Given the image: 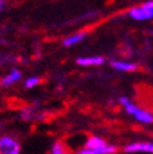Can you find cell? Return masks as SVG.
I'll list each match as a JSON object with an SVG mask.
<instances>
[{
	"label": "cell",
	"instance_id": "6da1fadb",
	"mask_svg": "<svg viewBox=\"0 0 153 154\" xmlns=\"http://www.w3.org/2000/svg\"><path fill=\"white\" fill-rule=\"evenodd\" d=\"M0 154H21V144L13 136H0Z\"/></svg>",
	"mask_w": 153,
	"mask_h": 154
},
{
	"label": "cell",
	"instance_id": "7a4b0ae2",
	"mask_svg": "<svg viewBox=\"0 0 153 154\" xmlns=\"http://www.w3.org/2000/svg\"><path fill=\"white\" fill-rule=\"evenodd\" d=\"M124 153H152L153 142H132L124 146Z\"/></svg>",
	"mask_w": 153,
	"mask_h": 154
},
{
	"label": "cell",
	"instance_id": "9c48e42d",
	"mask_svg": "<svg viewBox=\"0 0 153 154\" xmlns=\"http://www.w3.org/2000/svg\"><path fill=\"white\" fill-rule=\"evenodd\" d=\"M86 36H87L86 32H79V33H76V35H72V36H69V37H66L64 40V43H62V44H64L65 47H72V45H76L77 43H80L83 38H86Z\"/></svg>",
	"mask_w": 153,
	"mask_h": 154
},
{
	"label": "cell",
	"instance_id": "4fadbf2b",
	"mask_svg": "<svg viewBox=\"0 0 153 154\" xmlns=\"http://www.w3.org/2000/svg\"><path fill=\"white\" fill-rule=\"evenodd\" d=\"M142 6L146 7L148 10H152V11H153V0H150V2H146V3H144Z\"/></svg>",
	"mask_w": 153,
	"mask_h": 154
},
{
	"label": "cell",
	"instance_id": "8fae6325",
	"mask_svg": "<svg viewBox=\"0 0 153 154\" xmlns=\"http://www.w3.org/2000/svg\"><path fill=\"white\" fill-rule=\"evenodd\" d=\"M50 154H69V149L66 147V144L61 140H55L51 146Z\"/></svg>",
	"mask_w": 153,
	"mask_h": 154
},
{
	"label": "cell",
	"instance_id": "5b68a950",
	"mask_svg": "<svg viewBox=\"0 0 153 154\" xmlns=\"http://www.w3.org/2000/svg\"><path fill=\"white\" fill-rule=\"evenodd\" d=\"M106 146H108V143L105 142V139L99 138V136H90L84 144V147L90 149V150H98V149H104Z\"/></svg>",
	"mask_w": 153,
	"mask_h": 154
},
{
	"label": "cell",
	"instance_id": "30bf717a",
	"mask_svg": "<svg viewBox=\"0 0 153 154\" xmlns=\"http://www.w3.org/2000/svg\"><path fill=\"white\" fill-rule=\"evenodd\" d=\"M135 120H138L139 122H142V124H152L153 122V114L149 112H146V110L144 109H139L137 113L134 114Z\"/></svg>",
	"mask_w": 153,
	"mask_h": 154
},
{
	"label": "cell",
	"instance_id": "5bb4252c",
	"mask_svg": "<svg viewBox=\"0 0 153 154\" xmlns=\"http://www.w3.org/2000/svg\"><path fill=\"white\" fill-rule=\"evenodd\" d=\"M4 7H6V2H4V0H0V11H3Z\"/></svg>",
	"mask_w": 153,
	"mask_h": 154
},
{
	"label": "cell",
	"instance_id": "52a82bcc",
	"mask_svg": "<svg viewBox=\"0 0 153 154\" xmlns=\"http://www.w3.org/2000/svg\"><path fill=\"white\" fill-rule=\"evenodd\" d=\"M21 77H22V74H21V72L18 70V69H13V70L10 72L8 74H7L6 77H3L2 79V81H0V84L3 87H8V85H13L14 83H17L18 80H21Z\"/></svg>",
	"mask_w": 153,
	"mask_h": 154
},
{
	"label": "cell",
	"instance_id": "277c9868",
	"mask_svg": "<svg viewBox=\"0 0 153 154\" xmlns=\"http://www.w3.org/2000/svg\"><path fill=\"white\" fill-rule=\"evenodd\" d=\"M117 150H119L117 146H115V144H108L106 147L98 149V150H90V149L83 147V149H80L76 154H116Z\"/></svg>",
	"mask_w": 153,
	"mask_h": 154
},
{
	"label": "cell",
	"instance_id": "3957f363",
	"mask_svg": "<svg viewBox=\"0 0 153 154\" xmlns=\"http://www.w3.org/2000/svg\"><path fill=\"white\" fill-rule=\"evenodd\" d=\"M128 15L132 19H135V21H146V19L153 18V11L152 10H148L144 6H139V7H134L132 10H130Z\"/></svg>",
	"mask_w": 153,
	"mask_h": 154
},
{
	"label": "cell",
	"instance_id": "ba28073f",
	"mask_svg": "<svg viewBox=\"0 0 153 154\" xmlns=\"http://www.w3.org/2000/svg\"><path fill=\"white\" fill-rule=\"evenodd\" d=\"M110 66L116 70L120 72H134L138 69V66L135 63H131V62H123V61H113L110 63Z\"/></svg>",
	"mask_w": 153,
	"mask_h": 154
},
{
	"label": "cell",
	"instance_id": "8992f818",
	"mask_svg": "<svg viewBox=\"0 0 153 154\" xmlns=\"http://www.w3.org/2000/svg\"><path fill=\"white\" fill-rule=\"evenodd\" d=\"M76 63L80 66H99L105 63V59L102 57H88V58H77Z\"/></svg>",
	"mask_w": 153,
	"mask_h": 154
},
{
	"label": "cell",
	"instance_id": "7c38bea8",
	"mask_svg": "<svg viewBox=\"0 0 153 154\" xmlns=\"http://www.w3.org/2000/svg\"><path fill=\"white\" fill-rule=\"evenodd\" d=\"M40 83V79L39 77H29L28 80L25 81V88H33L35 85Z\"/></svg>",
	"mask_w": 153,
	"mask_h": 154
}]
</instances>
